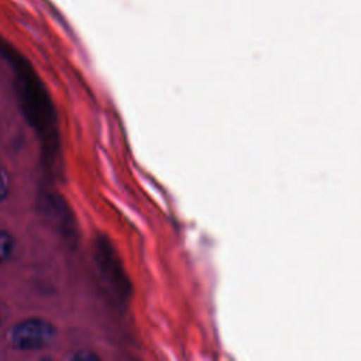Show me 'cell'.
I'll list each match as a JSON object with an SVG mask.
<instances>
[{
  "mask_svg": "<svg viewBox=\"0 0 361 361\" xmlns=\"http://www.w3.org/2000/svg\"><path fill=\"white\" fill-rule=\"evenodd\" d=\"M55 334V327L49 322L42 319H27L13 327L10 337L16 348L35 351L51 344Z\"/></svg>",
  "mask_w": 361,
  "mask_h": 361,
  "instance_id": "cell-1",
  "label": "cell"
},
{
  "mask_svg": "<svg viewBox=\"0 0 361 361\" xmlns=\"http://www.w3.org/2000/svg\"><path fill=\"white\" fill-rule=\"evenodd\" d=\"M14 251V238L7 233L0 230V262L10 258Z\"/></svg>",
  "mask_w": 361,
  "mask_h": 361,
  "instance_id": "cell-2",
  "label": "cell"
},
{
  "mask_svg": "<svg viewBox=\"0 0 361 361\" xmlns=\"http://www.w3.org/2000/svg\"><path fill=\"white\" fill-rule=\"evenodd\" d=\"M8 189H10V179L8 175L4 169L0 168V202L3 199H6V196L8 195Z\"/></svg>",
  "mask_w": 361,
  "mask_h": 361,
  "instance_id": "cell-3",
  "label": "cell"
},
{
  "mask_svg": "<svg viewBox=\"0 0 361 361\" xmlns=\"http://www.w3.org/2000/svg\"><path fill=\"white\" fill-rule=\"evenodd\" d=\"M72 358H75V360H79V358L80 360H97V355L93 354V353H83V351H80V353L73 354Z\"/></svg>",
  "mask_w": 361,
  "mask_h": 361,
  "instance_id": "cell-4",
  "label": "cell"
}]
</instances>
